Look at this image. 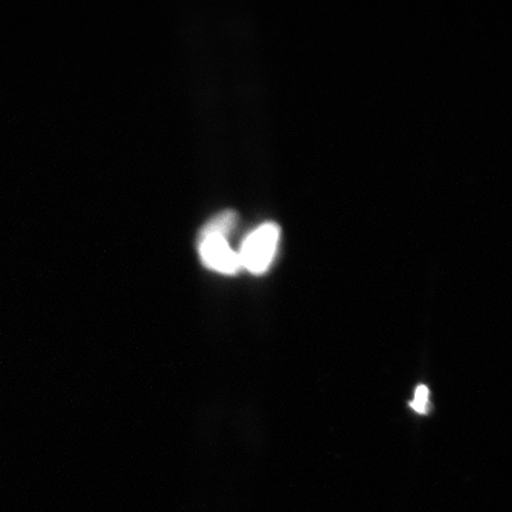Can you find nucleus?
Returning <instances> with one entry per match:
<instances>
[{
  "label": "nucleus",
  "instance_id": "obj_1",
  "mask_svg": "<svg viewBox=\"0 0 512 512\" xmlns=\"http://www.w3.org/2000/svg\"><path fill=\"white\" fill-rule=\"evenodd\" d=\"M280 234L278 224L272 222L254 229L242 243L241 266L253 274L267 272L277 254Z\"/></svg>",
  "mask_w": 512,
  "mask_h": 512
},
{
  "label": "nucleus",
  "instance_id": "obj_2",
  "mask_svg": "<svg viewBox=\"0 0 512 512\" xmlns=\"http://www.w3.org/2000/svg\"><path fill=\"white\" fill-rule=\"evenodd\" d=\"M201 260L210 270L222 274L238 273L242 266L239 253L229 246L227 238L220 235H206L198 238Z\"/></svg>",
  "mask_w": 512,
  "mask_h": 512
},
{
  "label": "nucleus",
  "instance_id": "obj_3",
  "mask_svg": "<svg viewBox=\"0 0 512 512\" xmlns=\"http://www.w3.org/2000/svg\"><path fill=\"white\" fill-rule=\"evenodd\" d=\"M236 223H238V214L233 210H224L220 214L211 217V219L204 224L200 236L206 235H220L228 238L230 233L233 232Z\"/></svg>",
  "mask_w": 512,
  "mask_h": 512
},
{
  "label": "nucleus",
  "instance_id": "obj_4",
  "mask_svg": "<svg viewBox=\"0 0 512 512\" xmlns=\"http://www.w3.org/2000/svg\"><path fill=\"white\" fill-rule=\"evenodd\" d=\"M428 399H430V390L425 386L416 388L414 399L411 406L415 412L426 414L428 408Z\"/></svg>",
  "mask_w": 512,
  "mask_h": 512
}]
</instances>
